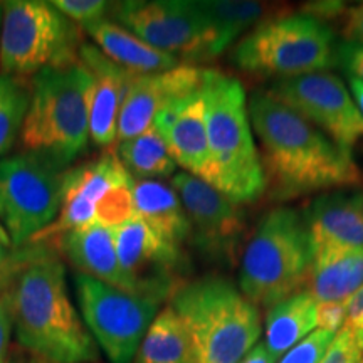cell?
I'll list each match as a JSON object with an SVG mask.
<instances>
[{
	"instance_id": "cell-1",
	"label": "cell",
	"mask_w": 363,
	"mask_h": 363,
	"mask_svg": "<svg viewBox=\"0 0 363 363\" xmlns=\"http://www.w3.org/2000/svg\"><path fill=\"white\" fill-rule=\"evenodd\" d=\"M17 345L54 363H96L99 350L83 316L72 305L66 267L56 249L27 246L24 264L0 294Z\"/></svg>"
},
{
	"instance_id": "cell-2",
	"label": "cell",
	"mask_w": 363,
	"mask_h": 363,
	"mask_svg": "<svg viewBox=\"0 0 363 363\" xmlns=\"http://www.w3.org/2000/svg\"><path fill=\"white\" fill-rule=\"evenodd\" d=\"M247 113L259 138L267 180L279 197H298L360 180L350 152L267 91L252 94Z\"/></svg>"
},
{
	"instance_id": "cell-3",
	"label": "cell",
	"mask_w": 363,
	"mask_h": 363,
	"mask_svg": "<svg viewBox=\"0 0 363 363\" xmlns=\"http://www.w3.org/2000/svg\"><path fill=\"white\" fill-rule=\"evenodd\" d=\"M169 305L187 331L190 363H239L259 340V311L227 279L180 284Z\"/></svg>"
},
{
	"instance_id": "cell-4",
	"label": "cell",
	"mask_w": 363,
	"mask_h": 363,
	"mask_svg": "<svg viewBox=\"0 0 363 363\" xmlns=\"http://www.w3.org/2000/svg\"><path fill=\"white\" fill-rule=\"evenodd\" d=\"M212 187L234 203H247L264 194L266 177L254 145L246 93L239 79L217 69H203Z\"/></svg>"
},
{
	"instance_id": "cell-5",
	"label": "cell",
	"mask_w": 363,
	"mask_h": 363,
	"mask_svg": "<svg viewBox=\"0 0 363 363\" xmlns=\"http://www.w3.org/2000/svg\"><path fill=\"white\" fill-rule=\"evenodd\" d=\"M313 240L306 219L294 208L267 212L244 247L240 293L254 306L271 308L308 283Z\"/></svg>"
},
{
	"instance_id": "cell-6",
	"label": "cell",
	"mask_w": 363,
	"mask_h": 363,
	"mask_svg": "<svg viewBox=\"0 0 363 363\" xmlns=\"http://www.w3.org/2000/svg\"><path fill=\"white\" fill-rule=\"evenodd\" d=\"M88 72L79 62L51 67L33 76L29 111L21 143L35 155L65 169L89 143Z\"/></svg>"
},
{
	"instance_id": "cell-7",
	"label": "cell",
	"mask_w": 363,
	"mask_h": 363,
	"mask_svg": "<svg viewBox=\"0 0 363 363\" xmlns=\"http://www.w3.org/2000/svg\"><path fill=\"white\" fill-rule=\"evenodd\" d=\"M78 26L52 2L9 0L2 4L0 74L29 78L51 67L79 62Z\"/></svg>"
},
{
	"instance_id": "cell-8",
	"label": "cell",
	"mask_w": 363,
	"mask_h": 363,
	"mask_svg": "<svg viewBox=\"0 0 363 363\" xmlns=\"http://www.w3.org/2000/svg\"><path fill=\"white\" fill-rule=\"evenodd\" d=\"M333 29L308 16L271 17L239 40L234 62L240 69L262 76H294L325 72L337 66Z\"/></svg>"
},
{
	"instance_id": "cell-9",
	"label": "cell",
	"mask_w": 363,
	"mask_h": 363,
	"mask_svg": "<svg viewBox=\"0 0 363 363\" xmlns=\"http://www.w3.org/2000/svg\"><path fill=\"white\" fill-rule=\"evenodd\" d=\"M133 177L113 152L65 172L57 217L34 242L49 244L79 227L123 225L135 217ZM33 244V242H30Z\"/></svg>"
},
{
	"instance_id": "cell-10",
	"label": "cell",
	"mask_w": 363,
	"mask_h": 363,
	"mask_svg": "<svg viewBox=\"0 0 363 363\" xmlns=\"http://www.w3.org/2000/svg\"><path fill=\"white\" fill-rule=\"evenodd\" d=\"M74 288L86 328L104 355L111 363H133L162 303L79 272Z\"/></svg>"
},
{
	"instance_id": "cell-11",
	"label": "cell",
	"mask_w": 363,
	"mask_h": 363,
	"mask_svg": "<svg viewBox=\"0 0 363 363\" xmlns=\"http://www.w3.org/2000/svg\"><path fill=\"white\" fill-rule=\"evenodd\" d=\"M113 16L143 43L177 59L206 61L224 51L199 0H128L115 4Z\"/></svg>"
},
{
	"instance_id": "cell-12",
	"label": "cell",
	"mask_w": 363,
	"mask_h": 363,
	"mask_svg": "<svg viewBox=\"0 0 363 363\" xmlns=\"http://www.w3.org/2000/svg\"><path fill=\"white\" fill-rule=\"evenodd\" d=\"M65 172L44 158L22 153L0 158V224L17 247L57 217Z\"/></svg>"
},
{
	"instance_id": "cell-13",
	"label": "cell",
	"mask_w": 363,
	"mask_h": 363,
	"mask_svg": "<svg viewBox=\"0 0 363 363\" xmlns=\"http://www.w3.org/2000/svg\"><path fill=\"white\" fill-rule=\"evenodd\" d=\"M267 94L323 128L347 152L363 140V115L338 76L325 71L276 79Z\"/></svg>"
},
{
	"instance_id": "cell-14",
	"label": "cell",
	"mask_w": 363,
	"mask_h": 363,
	"mask_svg": "<svg viewBox=\"0 0 363 363\" xmlns=\"http://www.w3.org/2000/svg\"><path fill=\"white\" fill-rule=\"evenodd\" d=\"M172 187L189 216L195 247L212 259L233 262L246 230L238 203L187 172L172 177Z\"/></svg>"
},
{
	"instance_id": "cell-15",
	"label": "cell",
	"mask_w": 363,
	"mask_h": 363,
	"mask_svg": "<svg viewBox=\"0 0 363 363\" xmlns=\"http://www.w3.org/2000/svg\"><path fill=\"white\" fill-rule=\"evenodd\" d=\"M116 256L128 281L130 291L155 298L170 299L184 281L179 269L184 264L182 249L170 246L153 233L140 217L113 229Z\"/></svg>"
},
{
	"instance_id": "cell-16",
	"label": "cell",
	"mask_w": 363,
	"mask_h": 363,
	"mask_svg": "<svg viewBox=\"0 0 363 363\" xmlns=\"http://www.w3.org/2000/svg\"><path fill=\"white\" fill-rule=\"evenodd\" d=\"M202 83L203 69L192 65H179L155 74H136L118 118L116 142L147 131L169 104L199 91Z\"/></svg>"
},
{
	"instance_id": "cell-17",
	"label": "cell",
	"mask_w": 363,
	"mask_h": 363,
	"mask_svg": "<svg viewBox=\"0 0 363 363\" xmlns=\"http://www.w3.org/2000/svg\"><path fill=\"white\" fill-rule=\"evenodd\" d=\"M152 126L160 133L177 165L212 185L214 167L208 150L202 88L169 104L155 118Z\"/></svg>"
},
{
	"instance_id": "cell-18",
	"label": "cell",
	"mask_w": 363,
	"mask_h": 363,
	"mask_svg": "<svg viewBox=\"0 0 363 363\" xmlns=\"http://www.w3.org/2000/svg\"><path fill=\"white\" fill-rule=\"evenodd\" d=\"M79 61L88 72V115L89 138L96 147L108 148L116 143L118 118L126 91L136 74L115 65L96 45L83 43Z\"/></svg>"
},
{
	"instance_id": "cell-19",
	"label": "cell",
	"mask_w": 363,
	"mask_h": 363,
	"mask_svg": "<svg viewBox=\"0 0 363 363\" xmlns=\"http://www.w3.org/2000/svg\"><path fill=\"white\" fill-rule=\"evenodd\" d=\"M313 251L363 249V190L316 197L306 212Z\"/></svg>"
},
{
	"instance_id": "cell-20",
	"label": "cell",
	"mask_w": 363,
	"mask_h": 363,
	"mask_svg": "<svg viewBox=\"0 0 363 363\" xmlns=\"http://www.w3.org/2000/svg\"><path fill=\"white\" fill-rule=\"evenodd\" d=\"M49 246L61 252L79 274L130 291L128 281L118 261L115 235L110 227L99 224L79 227L49 242Z\"/></svg>"
},
{
	"instance_id": "cell-21",
	"label": "cell",
	"mask_w": 363,
	"mask_h": 363,
	"mask_svg": "<svg viewBox=\"0 0 363 363\" xmlns=\"http://www.w3.org/2000/svg\"><path fill=\"white\" fill-rule=\"evenodd\" d=\"M135 216L158 238L182 249L192 238V227L184 203L172 185L158 180L133 179Z\"/></svg>"
},
{
	"instance_id": "cell-22",
	"label": "cell",
	"mask_w": 363,
	"mask_h": 363,
	"mask_svg": "<svg viewBox=\"0 0 363 363\" xmlns=\"http://www.w3.org/2000/svg\"><path fill=\"white\" fill-rule=\"evenodd\" d=\"M83 29L104 56L133 74H155L180 65L175 56L143 43L118 22L101 19Z\"/></svg>"
},
{
	"instance_id": "cell-23",
	"label": "cell",
	"mask_w": 363,
	"mask_h": 363,
	"mask_svg": "<svg viewBox=\"0 0 363 363\" xmlns=\"http://www.w3.org/2000/svg\"><path fill=\"white\" fill-rule=\"evenodd\" d=\"M308 286L316 303H347L363 286V249L315 251Z\"/></svg>"
},
{
	"instance_id": "cell-24",
	"label": "cell",
	"mask_w": 363,
	"mask_h": 363,
	"mask_svg": "<svg viewBox=\"0 0 363 363\" xmlns=\"http://www.w3.org/2000/svg\"><path fill=\"white\" fill-rule=\"evenodd\" d=\"M316 328V301L308 291L294 293L266 315L264 347L274 362L303 342Z\"/></svg>"
},
{
	"instance_id": "cell-25",
	"label": "cell",
	"mask_w": 363,
	"mask_h": 363,
	"mask_svg": "<svg viewBox=\"0 0 363 363\" xmlns=\"http://www.w3.org/2000/svg\"><path fill=\"white\" fill-rule=\"evenodd\" d=\"M111 152L136 180H155L175 174L177 163L153 126L133 138L116 142Z\"/></svg>"
},
{
	"instance_id": "cell-26",
	"label": "cell",
	"mask_w": 363,
	"mask_h": 363,
	"mask_svg": "<svg viewBox=\"0 0 363 363\" xmlns=\"http://www.w3.org/2000/svg\"><path fill=\"white\" fill-rule=\"evenodd\" d=\"M135 363H190L187 331L170 305L152 321L136 352Z\"/></svg>"
},
{
	"instance_id": "cell-27",
	"label": "cell",
	"mask_w": 363,
	"mask_h": 363,
	"mask_svg": "<svg viewBox=\"0 0 363 363\" xmlns=\"http://www.w3.org/2000/svg\"><path fill=\"white\" fill-rule=\"evenodd\" d=\"M30 94L33 79L0 74V158L7 155L22 133Z\"/></svg>"
},
{
	"instance_id": "cell-28",
	"label": "cell",
	"mask_w": 363,
	"mask_h": 363,
	"mask_svg": "<svg viewBox=\"0 0 363 363\" xmlns=\"http://www.w3.org/2000/svg\"><path fill=\"white\" fill-rule=\"evenodd\" d=\"M199 6L214 26L224 49L269 12L267 4L251 0H199Z\"/></svg>"
},
{
	"instance_id": "cell-29",
	"label": "cell",
	"mask_w": 363,
	"mask_h": 363,
	"mask_svg": "<svg viewBox=\"0 0 363 363\" xmlns=\"http://www.w3.org/2000/svg\"><path fill=\"white\" fill-rule=\"evenodd\" d=\"M335 337H337L335 333L318 328L283 355L279 363H320L328 352L330 345L333 343Z\"/></svg>"
},
{
	"instance_id": "cell-30",
	"label": "cell",
	"mask_w": 363,
	"mask_h": 363,
	"mask_svg": "<svg viewBox=\"0 0 363 363\" xmlns=\"http://www.w3.org/2000/svg\"><path fill=\"white\" fill-rule=\"evenodd\" d=\"M52 6L76 26H88L104 19L110 4L104 0H54Z\"/></svg>"
},
{
	"instance_id": "cell-31",
	"label": "cell",
	"mask_w": 363,
	"mask_h": 363,
	"mask_svg": "<svg viewBox=\"0 0 363 363\" xmlns=\"http://www.w3.org/2000/svg\"><path fill=\"white\" fill-rule=\"evenodd\" d=\"M27 246L17 247L12 242L7 230L4 229V225L0 224V294L6 291L7 286L13 279V276L17 274V271L24 264L27 256Z\"/></svg>"
},
{
	"instance_id": "cell-32",
	"label": "cell",
	"mask_w": 363,
	"mask_h": 363,
	"mask_svg": "<svg viewBox=\"0 0 363 363\" xmlns=\"http://www.w3.org/2000/svg\"><path fill=\"white\" fill-rule=\"evenodd\" d=\"M320 363H363V352L347 330H340Z\"/></svg>"
},
{
	"instance_id": "cell-33",
	"label": "cell",
	"mask_w": 363,
	"mask_h": 363,
	"mask_svg": "<svg viewBox=\"0 0 363 363\" xmlns=\"http://www.w3.org/2000/svg\"><path fill=\"white\" fill-rule=\"evenodd\" d=\"M335 61L350 74V78L363 81V44L348 40L337 44Z\"/></svg>"
},
{
	"instance_id": "cell-34",
	"label": "cell",
	"mask_w": 363,
	"mask_h": 363,
	"mask_svg": "<svg viewBox=\"0 0 363 363\" xmlns=\"http://www.w3.org/2000/svg\"><path fill=\"white\" fill-rule=\"evenodd\" d=\"M340 27H342V35L348 43L363 44V2L358 6L342 7L338 13Z\"/></svg>"
},
{
	"instance_id": "cell-35",
	"label": "cell",
	"mask_w": 363,
	"mask_h": 363,
	"mask_svg": "<svg viewBox=\"0 0 363 363\" xmlns=\"http://www.w3.org/2000/svg\"><path fill=\"white\" fill-rule=\"evenodd\" d=\"M347 318L343 330H347L363 352V286L347 303Z\"/></svg>"
},
{
	"instance_id": "cell-36",
	"label": "cell",
	"mask_w": 363,
	"mask_h": 363,
	"mask_svg": "<svg viewBox=\"0 0 363 363\" xmlns=\"http://www.w3.org/2000/svg\"><path fill=\"white\" fill-rule=\"evenodd\" d=\"M347 305L345 303H316V326L337 335L345 325Z\"/></svg>"
},
{
	"instance_id": "cell-37",
	"label": "cell",
	"mask_w": 363,
	"mask_h": 363,
	"mask_svg": "<svg viewBox=\"0 0 363 363\" xmlns=\"http://www.w3.org/2000/svg\"><path fill=\"white\" fill-rule=\"evenodd\" d=\"M11 335H12V321L9 316L6 303L0 298V363H7L9 352H11Z\"/></svg>"
},
{
	"instance_id": "cell-38",
	"label": "cell",
	"mask_w": 363,
	"mask_h": 363,
	"mask_svg": "<svg viewBox=\"0 0 363 363\" xmlns=\"http://www.w3.org/2000/svg\"><path fill=\"white\" fill-rule=\"evenodd\" d=\"M7 363H54L51 360H45V358L34 355V353L27 352L26 348H22L21 345H12L11 352H9Z\"/></svg>"
},
{
	"instance_id": "cell-39",
	"label": "cell",
	"mask_w": 363,
	"mask_h": 363,
	"mask_svg": "<svg viewBox=\"0 0 363 363\" xmlns=\"http://www.w3.org/2000/svg\"><path fill=\"white\" fill-rule=\"evenodd\" d=\"M239 363H276L267 353L264 343H257Z\"/></svg>"
},
{
	"instance_id": "cell-40",
	"label": "cell",
	"mask_w": 363,
	"mask_h": 363,
	"mask_svg": "<svg viewBox=\"0 0 363 363\" xmlns=\"http://www.w3.org/2000/svg\"><path fill=\"white\" fill-rule=\"evenodd\" d=\"M348 83H350V89H352L353 96H355V103H357L358 110H360L363 115V81L357 79V78H350Z\"/></svg>"
},
{
	"instance_id": "cell-41",
	"label": "cell",
	"mask_w": 363,
	"mask_h": 363,
	"mask_svg": "<svg viewBox=\"0 0 363 363\" xmlns=\"http://www.w3.org/2000/svg\"><path fill=\"white\" fill-rule=\"evenodd\" d=\"M0 27H2V4H0Z\"/></svg>"
},
{
	"instance_id": "cell-42",
	"label": "cell",
	"mask_w": 363,
	"mask_h": 363,
	"mask_svg": "<svg viewBox=\"0 0 363 363\" xmlns=\"http://www.w3.org/2000/svg\"><path fill=\"white\" fill-rule=\"evenodd\" d=\"M96 363H98V362H96Z\"/></svg>"
}]
</instances>
